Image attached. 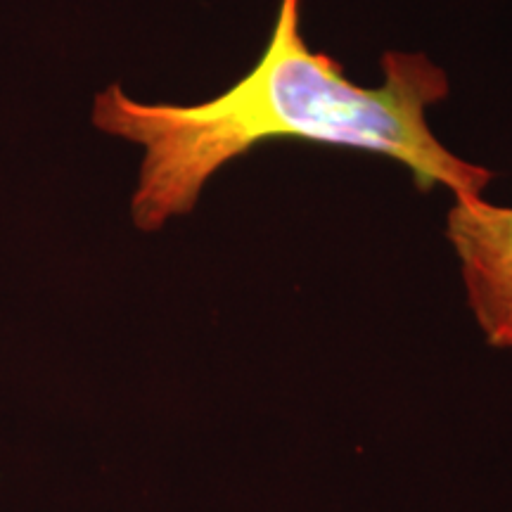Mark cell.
<instances>
[{"instance_id": "2", "label": "cell", "mask_w": 512, "mask_h": 512, "mask_svg": "<svg viewBox=\"0 0 512 512\" xmlns=\"http://www.w3.org/2000/svg\"><path fill=\"white\" fill-rule=\"evenodd\" d=\"M446 238L486 342L512 349V207L484 197L456 200L446 216Z\"/></svg>"}, {"instance_id": "1", "label": "cell", "mask_w": 512, "mask_h": 512, "mask_svg": "<svg viewBox=\"0 0 512 512\" xmlns=\"http://www.w3.org/2000/svg\"><path fill=\"white\" fill-rule=\"evenodd\" d=\"M299 3L280 0L264 55L216 98L150 105L119 83L95 95L93 126L143 150L131 197L138 230L157 233L192 214L223 166L280 138L389 157L411 171L420 190L441 185L456 200L482 197L494 181L489 169L453 155L432 133L427 112L451 91L439 64L422 53L387 50L380 86L354 83L335 57L304 41Z\"/></svg>"}]
</instances>
